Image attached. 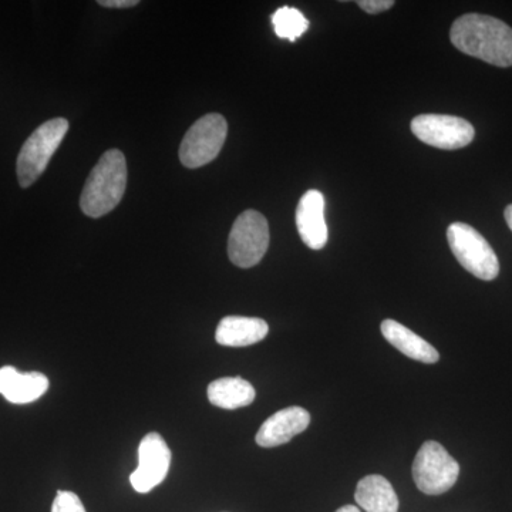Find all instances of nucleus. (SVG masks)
Masks as SVG:
<instances>
[{
	"instance_id": "1",
	"label": "nucleus",
	"mask_w": 512,
	"mask_h": 512,
	"mask_svg": "<svg viewBox=\"0 0 512 512\" xmlns=\"http://www.w3.org/2000/svg\"><path fill=\"white\" fill-rule=\"evenodd\" d=\"M451 43L460 52L498 67L512 66V29L491 16H461L451 26Z\"/></svg>"
},
{
	"instance_id": "2",
	"label": "nucleus",
	"mask_w": 512,
	"mask_h": 512,
	"mask_svg": "<svg viewBox=\"0 0 512 512\" xmlns=\"http://www.w3.org/2000/svg\"><path fill=\"white\" fill-rule=\"evenodd\" d=\"M126 187V157L120 150L106 151L84 184L80 208L87 217H104L120 204Z\"/></svg>"
},
{
	"instance_id": "3",
	"label": "nucleus",
	"mask_w": 512,
	"mask_h": 512,
	"mask_svg": "<svg viewBox=\"0 0 512 512\" xmlns=\"http://www.w3.org/2000/svg\"><path fill=\"white\" fill-rule=\"evenodd\" d=\"M67 131H69V121L62 117L46 121L33 131L32 136L20 148L18 156L16 173H18L20 187L29 188L36 183L40 175L45 173L47 165L55 156Z\"/></svg>"
},
{
	"instance_id": "4",
	"label": "nucleus",
	"mask_w": 512,
	"mask_h": 512,
	"mask_svg": "<svg viewBox=\"0 0 512 512\" xmlns=\"http://www.w3.org/2000/svg\"><path fill=\"white\" fill-rule=\"evenodd\" d=\"M448 245L460 265L483 281H493L500 274V262L487 239L470 225L454 222L447 229Z\"/></svg>"
},
{
	"instance_id": "5",
	"label": "nucleus",
	"mask_w": 512,
	"mask_h": 512,
	"mask_svg": "<svg viewBox=\"0 0 512 512\" xmlns=\"http://www.w3.org/2000/svg\"><path fill=\"white\" fill-rule=\"evenodd\" d=\"M269 225L261 212H242L232 225L228 238V256L239 268H252L264 258L269 247Z\"/></svg>"
},
{
	"instance_id": "6",
	"label": "nucleus",
	"mask_w": 512,
	"mask_h": 512,
	"mask_svg": "<svg viewBox=\"0 0 512 512\" xmlns=\"http://www.w3.org/2000/svg\"><path fill=\"white\" fill-rule=\"evenodd\" d=\"M228 136V124L224 116L207 114L195 121L185 134L180 146V161L184 167H204L221 153Z\"/></svg>"
},
{
	"instance_id": "7",
	"label": "nucleus",
	"mask_w": 512,
	"mask_h": 512,
	"mask_svg": "<svg viewBox=\"0 0 512 512\" xmlns=\"http://www.w3.org/2000/svg\"><path fill=\"white\" fill-rule=\"evenodd\" d=\"M460 466L437 441H426L414 458L413 480L421 493L440 495L457 483Z\"/></svg>"
},
{
	"instance_id": "8",
	"label": "nucleus",
	"mask_w": 512,
	"mask_h": 512,
	"mask_svg": "<svg viewBox=\"0 0 512 512\" xmlns=\"http://www.w3.org/2000/svg\"><path fill=\"white\" fill-rule=\"evenodd\" d=\"M412 131L421 143L440 150L467 147L476 136L473 124L447 114H421L414 117Z\"/></svg>"
},
{
	"instance_id": "9",
	"label": "nucleus",
	"mask_w": 512,
	"mask_h": 512,
	"mask_svg": "<svg viewBox=\"0 0 512 512\" xmlns=\"http://www.w3.org/2000/svg\"><path fill=\"white\" fill-rule=\"evenodd\" d=\"M171 466V451L163 436L148 433L138 447V467L130 476V483L140 494L150 493L167 477Z\"/></svg>"
},
{
	"instance_id": "10",
	"label": "nucleus",
	"mask_w": 512,
	"mask_h": 512,
	"mask_svg": "<svg viewBox=\"0 0 512 512\" xmlns=\"http://www.w3.org/2000/svg\"><path fill=\"white\" fill-rule=\"evenodd\" d=\"M296 227L306 247L319 251L328 244L329 231L322 192L309 190L303 194L296 208Z\"/></svg>"
},
{
	"instance_id": "11",
	"label": "nucleus",
	"mask_w": 512,
	"mask_h": 512,
	"mask_svg": "<svg viewBox=\"0 0 512 512\" xmlns=\"http://www.w3.org/2000/svg\"><path fill=\"white\" fill-rule=\"evenodd\" d=\"M311 424V414L299 406L272 414L256 433V444L264 448L282 446L303 433Z\"/></svg>"
},
{
	"instance_id": "12",
	"label": "nucleus",
	"mask_w": 512,
	"mask_h": 512,
	"mask_svg": "<svg viewBox=\"0 0 512 512\" xmlns=\"http://www.w3.org/2000/svg\"><path fill=\"white\" fill-rule=\"evenodd\" d=\"M49 389V379L43 373H20L13 366L0 369V394L13 404L36 402Z\"/></svg>"
},
{
	"instance_id": "13",
	"label": "nucleus",
	"mask_w": 512,
	"mask_h": 512,
	"mask_svg": "<svg viewBox=\"0 0 512 512\" xmlns=\"http://www.w3.org/2000/svg\"><path fill=\"white\" fill-rule=\"evenodd\" d=\"M268 332L269 326L264 319L227 316L218 325L215 339L227 348H247L264 340Z\"/></svg>"
},
{
	"instance_id": "14",
	"label": "nucleus",
	"mask_w": 512,
	"mask_h": 512,
	"mask_svg": "<svg viewBox=\"0 0 512 512\" xmlns=\"http://www.w3.org/2000/svg\"><path fill=\"white\" fill-rule=\"evenodd\" d=\"M382 333L384 339L390 345L402 352L403 355L410 357V359L429 363V365L439 362V352L429 342L416 335L413 330L403 326L402 323L392 319L383 320Z\"/></svg>"
},
{
	"instance_id": "15",
	"label": "nucleus",
	"mask_w": 512,
	"mask_h": 512,
	"mask_svg": "<svg viewBox=\"0 0 512 512\" xmlns=\"http://www.w3.org/2000/svg\"><path fill=\"white\" fill-rule=\"evenodd\" d=\"M355 500L366 512H399V497L387 478L372 474L357 484Z\"/></svg>"
},
{
	"instance_id": "16",
	"label": "nucleus",
	"mask_w": 512,
	"mask_h": 512,
	"mask_svg": "<svg viewBox=\"0 0 512 512\" xmlns=\"http://www.w3.org/2000/svg\"><path fill=\"white\" fill-rule=\"evenodd\" d=\"M208 400L220 409L235 410L247 407L255 400V389L242 377H222L208 386Z\"/></svg>"
},
{
	"instance_id": "17",
	"label": "nucleus",
	"mask_w": 512,
	"mask_h": 512,
	"mask_svg": "<svg viewBox=\"0 0 512 512\" xmlns=\"http://www.w3.org/2000/svg\"><path fill=\"white\" fill-rule=\"evenodd\" d=\"M272 25L276 36L295 42L308 30L309 20L303 16L301 10L284 6L272 15Z\"/></svg>"
},
{
	"instance_id": "18",
	"label": "nucleus",
	"mask_w": 512,
	"mask_h": 512,
	"mask_svg": "<svg viewBox=\"0 0 512 512\" xmlns=\"http://www.w3.org/2000/svg\"><path fill=\"white\" fill-rule=\"evenodd\" d=\"M52 512H86V508H84L79 495L72 491H57Z\"/></svg>"
},
{
	"instance_id": "19",
	"label": "nucleus",
	"mask_w": 512,
	"mask_h": 512,
	"mask_svg": "<svg viewBox=\"0 0 512 512\" xmlns=\"http://www.w3.org/2000/svg\"><path fill=\"white\" fill-rule=\"evenodd\" d=\"M359 8L370 13V15H377V13L386 12L394 6L393 0H359L357 2Z\"/></svg>"
},
{
	"instance_id": "20",
	"label": "nucleus",
	"mask_w": 512,
	"mask_h": 512,
	"mask_svg": "<svg viewBox=\"0 0 512 512\" xmlns=\"http://www.w3.org/2000/svg\"><path fill=\"white\" fill-rule=\"evenodd\" d=\"M138 3V0H100L99 5L103 8L124 9L134 8Z\"/></svg>"
},
{
	"instance_id": "21",
	"label": "nucleus",
	"mask_w": 512,
	"mask_h": 512,
	"mask_svg": "<svg viewBox=\"0 0 512 512\" xmlns=\"http://www.w3.org/2000/svg\"><path fill=\"white\" fill-rule=\"evenodd\" d=\"M504 217L505 221H507L508 227H510L512 231V204L505 208Z\"/></svg>"
},
{
	"instance_id": "22",
	"label": "nucleus",
	"mask_w": 512,
	"mask_h": 512,
	"mask_svg": "<svg viewBox=\"0 0 512 512\" xmlns=\"http://www.w3.org/2000/svg\"><path fill=\"white\" fill-rule=\"evenodd\" d=\"M336 512H362L355 505H345V507L339 508Z\"/></svg>"
}]
</instances>
